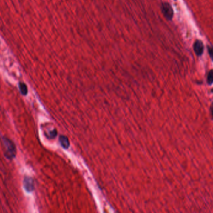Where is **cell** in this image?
<instances>
[{"mask_svg":"<svg viewBox=\"0 0 213 213\" xmlns=\"http://www.w3.org/2000/svg\"><path fill=\"white\" fill-rule=\"evenodd\" d=\"M3 142L5 147V157L8 159H13L15 158L16 154V149L13 142L6 138H3Z\"/></svg>","mask_w":213,"mask_h":213,"instance_id":"1","label":"cell"},{"mask_svg":"<svg viewBox=\"0 0 213 213\" xmlns=\"http://www.w3.org/2000/svg\"><path fill=\"white\" fill-rule=\"evenodd\" d=\"M162 11L163 15H164L167 19L171 20L172 19L173 16V11L172 6H170L169 4L167 3H163L162 5Z\"/></svg>","mask_w":213,"mask_h":213,"instance_id":"2","label":"cell"},{"mask_svg":"<svg viewBox=\"0 0 213 213\" xmlns=\"http://www.w3.org/2000/svg\"><path fill=\"white\" fill-rule=\"evenodd\" d=\"M24 188L27 193H31L34 189V181L30 177H25L24 179Z\"/></svg>","mask_w":213,"mask_h":213,"instance_id":"3","label":"cell"},{"mask_svg":"<svg viewBox=\"0 0 213 213\" xmlns=\"http://www.w3.org/2000/svg\"><path fill=\"white\" fill-rule=\"evenodd\" d=\"M194 51L197 56H201L204 51V45L201 41L196 40L194 43Z\"/></svg>","mask_w":213,"mask_h":213,"instance_id":"4","label":"cell"},{"mask_svg":"<svg viewBox=\"0 0 213 213\" xmlns=\"http://www.w3.org/2000/svg\"><path fill=\"white\" fill-rule=\"evenodd\" d=\"M59 141L63 148L67 149L69 147V141L68 138L65 136H61L59 138Z\"/></svg>","mask_w":213,"mask_h":213,"instance_id":"5","label":"cell"},{"mask_svg":"<svg viewBox=\"0 0 213 213\" xmlns=\"http://www.w3.org/2000/svg\"><path fill=\"white\" fill-rule=\"evenodd\" d=\"M19 87L21 93L23 95H26L27 94V88L26 85L23 83H20L19 84Z\"/></svg>","mask_w":213,"mask_h":213,"instance_id":"6","label":"cell"},{"mask_svg":"<svg viewBox=\"0 0 213 213\" xmlns=\"http://www.w3.org/2000/svg\"><path fill=\"white\" fill-rule=\"evenodd\" d=\"M208 83L209 85H211L213 83V70H211L208 73L207 78Z\"/></svg>","mask_w":213,"mask_h":213,"instance_id":"7","label":"cell"},{"mask_svg":"<svg viewBox=\"0 0 213 213\" xmlns=\"http://www.w3.org/2000/svg\"><path fill=\"white\" fill-rule=\"evenodd\" d=\"M208 53L210 56V57L212 59V60L213 61V47L208 46Z\"/></svg>","mask_w":213,"mask_h":213,"instance_id":"8","label":"cell"},{"mask_svg":"<svg viewBox=\"0 0 213 213\" xmlns=\"http://www.w3.org/2000/svg\"><path fill=\"white\" fill-rule=\"evenodd\" d=\"M211 112L212 115L213 116V103L212 104V105L211 106Z\"/></svg>","mask_w":213,"mask_h":213,"instance_id":"9","label":"cell"}]
</instances>
